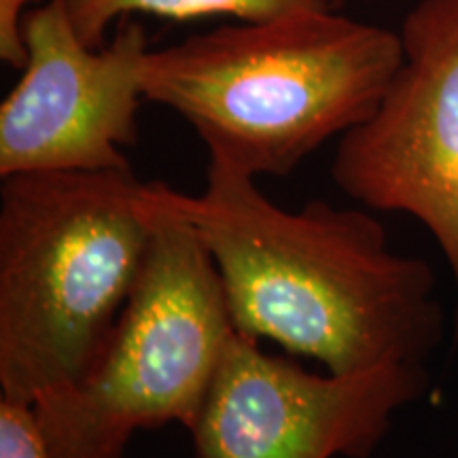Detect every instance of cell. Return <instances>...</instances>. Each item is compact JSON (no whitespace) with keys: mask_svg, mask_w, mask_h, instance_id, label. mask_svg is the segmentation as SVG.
Instances as JSON below:
<instances>
[{"mask_svg":"<svg viewBox=\"0 0 458 458\" xmlns=\"http://www.w3.org/2000/svg\"><path fill=\"white\" fill-rule=\"evenodd\" d=\"M71 24L91 49L105 47L108 26L119 17L151 13L165 20L232 15L242 21H266L306 9H331L327 0H66Z\"/></svg>","mask_w":458,"mask_h":458,"instance_id":"ba28073f","label":"cell"},{"mask_svg":"<svg viewBox=\"0 0 458 458\" xmlns=\"http://www.w3.org/2000/svg\"><path fill=\"white\" fill-rule=\"evenodd\" d=\"M0 458H54L30 401L0 394Z\"/></svg>","mask_w":458,"mask_h":458,"instance_id":"9c48e42d","label":"cell"},{"mask_svg":"<svg viewBox=\"0 0 458 458\" xmlns=\"http://www.w3.org/2000/svg\"><path fill=\"white\" fill-rule=\"evenodd\" d=\"M399 37L403 60L331 176L354 202L420 221L458 289V0H418Z\"/></svg>","mask_w":458,"mask_h":458,"instance_id":"5b68a950","label":"cell"},{"mask_svg":"<svg viewBox=\"0 0 458 458\" xmlns=\"http://www.w3.org/2000/svg\"><path fill=\"white\" fill-rule=\"evenodd\" d=\"M28 62L0 105V176L38 170L130 168L122 147L139 140L140 71L148 54L140 21L123 17L100 49L81 43L66 0L21 21Z\"/></svg>","mask_w":458,"mask_h":458,"instance_id":"52a82bcc","label":"cell"},{"mask_svg":"<svg viewBox=\"0 0 458 458\" xmlns=\"http://www.w3.org/2000/svg\"><path fill=\"white\" fill-rule=\"evenodd\" d=\"M156 232L131 168L38 170L0 189V391L34 403L98 363Z\"/></svg>","mask_w":458,"mask_h":458,"instance_id":"3957f363","label":"cell"},{"mask_svg":"<svg viewBox=\"0 0 458 458\" xmlns=\"http://www.w3.org/2000/svg\"><path fill=\"white\" fill-rule=\"evenodd\" d=\"M49 0H0V57L15 71H24L28 47L21 32V21L30 4H45Z\"/></svg>","mask_w":458,"mask_h":458,"instance_id":"30bf717a","label":"cell"},{"mask_svg":"<svg viewBox=\"0 0 458 458\" xmlns=\"http://www.w3.org/2000/svg\"><path fill=\"white\" fill-rule=\"evenodd\" d=\"M164 196L213 257L238 334L317 359L329 374L422 363L442 342L433 270L394 253L374 215L323 199L291 213L219 159L199 196L165 182Z\"/></svg>","mask_w":458,"mask_h":458,"instance_id":"6da1fadb","label":"cell"},{"mask_svg":"<svg viewBox=\"0 0 458 458\" xmlns=\"http://www.w3.org/2000/svg\"><path fill=\"white\" fill-rule=\"evenodd\" d=\"M156 232L98 363L34 401L54 458H122L145 428H191L238 334L213 257L151 182Z\"/></svg>","mask_w":458,"mask_h":458,"instance_id":"277c9868","label":"cell"},{"mask_svg":"<svg viewBox=\"0 0 458 458\" xmlns=\"http://www.w3.org/2000/svg\"><path fill=\"white\" fill-rule=\"evenodd\" d=\"M327 4H329V7L331 9H340L342 7V4H344V0H327Z\"/></svg>","mask_w":458,"mask_h":458,"instance_id":"8fae6325","label":"cell"},{"mask_svg":"<svg viewBox=\"0 0 458 458\" xmlns=\"http://www.w3.org/2000/svg\"><path fill=\"white\" fill-rule=\"evenodd\" d=\"M403 60L399 32L334 9L221 26L148 51L142 96L181 114L219 159L286 176L371 117Z\"/></svg>","mask_w":458,"mask_h":458,"instance_id":"7a4b0ae2","label":"cell"},{"mask_svg":"<svg viewBox=\"0 0 458 458\" xmlns=\"http://www.w3.org/2000/svg\"><path fill=\"white\" fill-rule=\"evenodd\" d=\"M425 386L422 363L317 376L236 334L189 428L193 458H369Z\"/></svg>","mask_w":458,"mask_h":458,"instance_id":"8992f818","label":"cell"}]
</instances>
